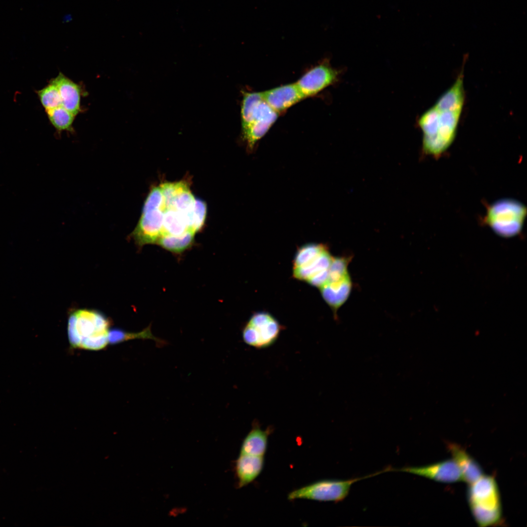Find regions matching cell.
Wrapping results in <instances>:
<instances>
[{
  "instance_id": "cell-10",
  "label": "cell",
  "mask_w": 527,
  "mask_h": 527,
  "mask_svg": "<svg viewBox=\"0 0 527 527\" xmlns=\"http://www.w3.org/2000/svg\"><path fill=\"white\" fill-rule=\"evenodd\" d=\"M340 71L324 60L304 74L295 82L304 97L313 96L339 81Z\"/></svg>"
},
{
  "instance_id": "cell-15",
  "label": "cell",
  "mask_w": 527,
  "mask_h": 527,
  "mask_svg": "<svg viewBox=\"0 0 527 527\" xmlns=\"http://www.w3.org/2000/svg\"><path fill=\"white\" fill-rule=\"evenodd\" d=\"M57 87L61 105L75 116L81 110V89L77 83L60 72L51 81Z\"/></svg>"
},
{
  "instance_id": "cell-1",
  "label": "cell",
  "mask_w": 527,
  "mask_h": 527,
  "mask_svg": "<svg viewBox=\"0 0 527 527\" xmlns=\"http://www.w3.org/2000/svg\"><path fill=\"white\" fill-rule=\"evenodd\" d=\"M112 324L109 318L94 309H78L70 313L67 335L73 348L99 350L109 343V332Z\"/></svg>"
},
{
  "instance_id": "cell-7",
  "label": "cell",
  "mask_w": 527,
  "mask_h": 527,
  "mask_svg": "<svg viewBox=\"0 0 527 527\" xmlns=\"http://www.w3.org/2000/svg\"><path fill=\"white\" fill-rule=\"evenodd\" d=\"M391 466L363 477L346 480L324 479L316 481L290 492L288 499H304L321 502L338 503L343 501L348 496L351 486L356 482L376 476L384 472L391 471Z\"/></svg>"
},
{
  "instance_id": "cell-21",
  "label": "cell",
  "mask_w": 527,
  "mask_h": 527,
  "mask_svg": "<svg viewBox=\"0 0 527 527\" xmlns=\"http://www.w3.org/2000/svg\"><path fill=\"white\" fill-rule=\"evenodd\" d=\"M52 125L57 130L72 131V124L75 115L62 105L45 110Z\"/></svg>"
},
{
  "instance_id": "cell-20",
  "label": "cell",
  "mask_w": 527,
  "mask_h": 527,
  "mask_svg": "<svg viewBox=\"0 0 527 527\" xmlns=\"http://www.w3.org/2000/svg\"><path fill=\"white\" fill-rule=\"evenodd\" d=\"M188 231L183 214L173 209H163L162 235H180Z\"/></svg>"
},
{
  "instance_id": "cell-12",
  "label": "cell",
  "mask_w": 527,
  "mask_h": 527,
  "mask_svg": "<svg viewBox=\"0 0 527 527\" xmlns=\"http://www.w3.org/2000/svg\"><path fill=\"white\" fill-rule=\"evenodd\" d=\"M424 477L437 482L450 483L462 481L461 472L454 460L449 459L420 466H405L393 471Z\"/></svg>"
},
{
  "instance_id": "cell-6",
  "label": "cell",
  "mask_w": 527,
  "mask_h": 527,
  "mask_svg": "<svg viewBox=\"0 0 527 527\" xmlns=\"http://www.w3.org/2000/svg\"><path fill=\"white\" fill-rule=\"evenodd\" d=\"M527 214L526 206L518 201L501 199L488 207L485 223L499 236L510 238L521 231Z\"/></svg>"
},
{
  "instance_id": "cell-23",
  "label": "cell",
  "mask_w": 527,
  "mask_h": 527,
  "mask_svg": "<svg viewBox=\"0 0 527 527\" xmlns=\"http://www.w3.org/2000/svg\"><path fill=\"white\" fill-rule=\"evenodd\" d=\"M163 197L160 187H153L145 200L142 211L161 209L163 206Z\"/></svg>"
},
{
  "instance_id": "cell-4",
  "label": "cell",
  "mask_w": 527,
  "mask_h": 527,
  "mask_svg": "<svg viewBox=\"0 0 527 527\" xmlns=\"http://www.w3.org/2000/svg\"><path fill=\"white\" fill-rule=\"evenodd\" d=\"M467 497L472 515L481 527L495 525L502 520L500 493L496 481L491 476L483 475L470 484Z\"/></svg>"
},
{
  "instance_id": "cell-17",
  "label": "cell",
  "mask_w": 527,
  "mask_h": 527,
  "mask_svg": "<svg viewBox=\"0 0 527 527\" xmlns=\"http://www.w3.org/2000/svg\"><path fill=\"white\" fill-rule=\"evenodd\" d=\"M270 430V428L263 430L258 425L253 426L243 442L240 453L264 456Z\"/></svg>"
},
{
  "instance_id": "cell-3",
  "label": "cell",
  "mask_w": 527,
  "mask_h": 527,
  "mask_svg": "<svg viewBox=\"0 0 527 527\" xmlns=\"http://www.w3.org/2000/svg\"><path fill=\"white\" fill-rule=\"evenodd\" d=\"M241 115L242 138L250 153L276 122L279 114L264 100L261 92H244Z\"/></svg>"
},
{
  "instance_id": "cell-14",
  "label": "cell",
  "mask_w": 527,
  "mask_h": 527,
  "mask_svg": "<svg viewBox=\"0 0 527 527\" xmlns=\"http://www.w3.org/2000/svg\"><path fill=\"white\" fill-rule=\"evenodd\" d=\"M447 446L461 472L463 481L470 484L483 475L479 464L464 448L457 444L449 442Z\"/></svg>"
},
{
  "instance_id": "cell-8",
  "label": "cell",
  "mask_w": 527,
  "mask_h": 527,
  "mask_svg": "<svg viewBox=\"0 0 527 527\" xmlns=\"http://www.w3.org/2000/svg\"><path fill=\"white\" fill-rule=\"evenodd\" d=\"M350 258L334 257L327 278L319 289L324 301L334 313L343 305L348 299L352 288V282L348 265Z\"/></svg>"
},
{
  "instance_id": "cell-18",
  "label": "cell",
  "mask_w": 527,
  "mask_h": 527,
  "mask_svg": "<svg viewBox=\"0 0 527 527\" xmlns=\"http://www.w3.org/2000/svg\"><path fill=\"white\" fill-rule=\"evenodd\" d=\"M195 234V233L188 231L180 235H162L156 244L173 253L180 254L193 245Z\"/></svg>"
},
{
  "instance_id": "cell-22",
  "label": "cell",
  "mask_w": 527,
  "mask_h": 527,
  "mask_svg": "<svg viewBox=\"0 0 527 527\" xmlns=\"http://www.w3.org/2000/svg\"><path fill=\"white\" fill-rule=\"evenodd\" d=\"M37 94L45 110L61 105L59 90L56 85L51 81L44 88L37 91Z\"/></svg>"
},
{
  "instance_id": "cell-19",
  "label": "cell",
  "mask_w": 527,
  "mask_h": 527,
  "mask_svg": "<svg viewBox=\"0 0 527 527\" xmlns=\"http://www.w3.org/2000/svg\"><path fill=\"white\" fill-rule=\"evenodd\" d=\"M109 344H117L135 339H151L155 341L157 346H162L167 342L154 336L151 330V324L139 332H130L118 328H110L109 332Z\"/></svg>"
},
{
  "instance_id": "cell-9",
  "label": "cell",
  "mask_w": 527,
  "mask_h": 527,
  "mask_svg": "<svg viewBox=\"0 0 527 527\" xmlns=\"http://www.w3.org/2000/svg\"><path fill=\"white\" fill-rule=\"evenodd\" d=\"M282 327L276 319L265 312L254 313L244 326L242 336L247 345L256 348L269 347L277 340Z\"/></svg>"
},
{
  "instance_id": "cell-11",
  "label": "cell",
  "mask_w": 527,
  "mask_h": 527,
  "mask_svg": "<svg viewBox=\"0 0 527 527\" xmlns=\"http://www.w3.org/2000/svg\"><path fill=\"white\" fill-rule=\"evenodd\" d=\"M163 209L142 211L140 219L127 239L134 241L139 249L147 244L156 243L162 235Z\"/></svg>"
},
{
  "instance_id": "cell-13",
  "label": "cell",
  "mask_w": 527,
  "mask_h": 527,
  "mask_svg": "<svg viewBox=\"0 0 527 527\" xmlns=\"http://www.w3.org/2000/svg\"><path fill=\"white\" fill-rule=\"evenodd\" d=\"M261 93L264 100L279 114L305 99L296 83L280 86Z\"/></svg>"
},
{
  "instance_id": "cell-24",
  "label": "cell",
  "mask_w": 527,
  "mask_h": 527,
  "mask_svg": "<svg viewBox=\"0 0 527 527\" xmlns=\"http://www.w3.org/2000/svg\"><path fill=\"white\" fill-rule=\"evenodd\" d=\"M206 214V205L203 201L195 199L194 205L192 231L195 233L203 227Z\"/></svg>"
},
{
  "instance_id": "cell-2",
  "label": "cell",
  "mask_w": 527,
  "mask_h": 527,
  "mask_svg": "<svg viewBox=\"0 0 527 527\" xmlns=\"http://www.w3.org/2000/svg\"><path fill=\"white\" fill-rule=\"evenodd\" d=\"M464 105L449 103L439 98L430 108L427 129L423 134V150L441 156L452 143Z\"/></svg>"
},
{
  "instance_id": "cell-16",
  "label": "cell",
  "mask_w": 527,
  "mask_h": 527,
  "mask_svg": "<svg viewBox=\"0 0 527 527\" xmlns=\"http://www.w3.org/2000/svg\"><path fill=\"white\" fill-rule=\"evenodd\" d=\"M264 463V456L240 453L235 464L239 487L253 481L261 472Z\"/></svg>"
},
{
  "instance_id": "cell-5",
  "label": "cell",
  "mask_w": 527,
  "mask_h": 527,
  "mask_svg": "<svg viewBox=\"0 0 527 527\" xmlns=\"http://www.w3.org/2000/svg\"><path fill=\"white\" fill-rule=\"evenodd\" d=\"M333 257L327 246L310 243L301 246L293 261V276L319 288L325 282Z\"/></svg>"
}]
</instances>
